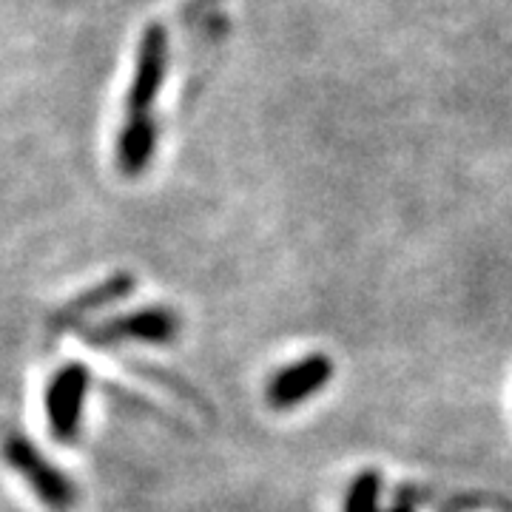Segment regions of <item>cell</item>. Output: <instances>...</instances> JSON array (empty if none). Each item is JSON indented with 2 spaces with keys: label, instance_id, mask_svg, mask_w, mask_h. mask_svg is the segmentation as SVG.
Instances as JSON below:
<instances>
[{
  "label": "cell",
  "instance_id": "3",
  "mask_svg": "<svg viewBox=\"0 0 512 512\" xmlns=\"http://www.w3.org/2000/svg\"><path fill=\"white\" fill-rule=\"evenodd\" d=\"M89 382L92 376L86 365L72 362V365L60 367L46 387V421H49L52 436L63 444H72L80 433Z\"/></svg>",
  "mask_w": 512,
  "mask_h": 512
},
{
  "label": "cell",
  "instance_id": "5",
  "mask_svg": "<svg viewBox=\"0 0 512 512\" xmlns=\"http://www.w3.org/2000/svg\"><path fill=\"white\" fill-rule=\"evenodd\" d=\"M333 379V359L325 353H311L299 362H291L268 379L265 402L274 410H291L296 404L308 402Z\"/></svg>",
  "mask_w": 512,
  "mask_h": 512
},
{
  "label": "cell",
  "instance_id": "9",
  "mask_svg": "<svg viewBox=\"0 0 512 512\" xmlns=\"http://www.w3.org/2000/svg\"><path fill=\"white\" fill-rule=\"evenodd\" d=\"M387 512H416V507H413V501L402 493L399 498H396V504H393Z\"/></svg>",
  "mask_w": 512,
  "mask_h": 512
},
{
  "label": "cell",
  "instance_id": "7",
  "mask_svg": "<svg viewBox=\"0 0 512 512\" xmlns=\"http://www.w3.org/2000/svg\"><path fill=\"white\" fill-rule=\"evenodd\" d=\"M157 148V123L146 117H128L117 140V165L126 177L143 174Z\"/></svg>",
  "mask_w": 512,
  "mask_h": 512
},
{
  "label": "cell",
  "instance_id": "4",
  "mask_svg": "<svg viewBox=\"0 0 512 512\" xmlns=\"http://www.w3.org/2000/svg\"><path fill=\"white\" fill-rule=\"evenodd\" d=\"M165 72H168V32L163 26H148L140 40L137 69L128 86V117H146L151 111L157 94L163 89Z\"/></svg>",
  "mask_w": 512,
  "mask_h": 512
},
{
  "label": "cell",
  "instance_id": "10",
  "mask_svg": "<svg viewBox=\"0 0 512 512\" xmlns=\"http://www.w3.org/2000/svg\"><path fill=\"white\" fill-rule=\"evenodd\" d=\"M205 3H214V0H205Z\"/></svg>",
  "mask_w": 512,
  "mask_h": 512
},
{
  "label": "cell",
  "instance_id": "6",
  "mask_svg": "<svg viewBox=\"0 0 512 512\" xmlns=\"http://www.w3.org/2000/svg\"><path fill=\"white\" fill-rule=\"evenodd\" d=\"M134 288H137V279L128 271H120V274L103 279L100 285H94L89 291L80 293L77 299H72L69 305H63L52 316V330H72L77 325H83V322H89V316L109 308L114 302H120V299H126Z\"/></svg>",
  "mask_w": 512,
  "mask_h": 512
},
{
  "label": "cell",
  "instance_id": "2",
  "mask_svg": "<svg viewBox=\"0 0 512 512\" xmlns=\"http://www.w3.org/2000/svg\"><path fill=\"white\" fill-rule=\"evenodd\" d=\"M180 333V316L163 308V305H151L140 311L120 313L111 319H100L92 328L83 330L86 345L92 348H114L123 342H146V345H168L174 342Z\"/></svg>",
  "mask_w": 512,
  "mask_h": 512
},
{
  "label": "cell",
  "instance_id": "8",
  "mask_svg": "<svg viewBox=\"0 0 512 512\" xmlns=\"http://www.w3.org/2000/svg\"><path fill=\"white\" fill-rule=\"evenodd\" d=\"M379 495H382V476L376 470H362L345 493L342 512H379Z\"/></svg>",
  "mask_w": 512,
  "mask_h": 512
},
{
  "label": "cell",
  "instance_id": "1",
  "mask_svg": "<svg viewBox=\"0 0 512 512\" xmlns=\"http://www.w3.org/2000/svg\"><path fill=\"white\" fill-rule=\"evenodd\" d=\"M3 458L18 473L37 501L52 512H72L77 504V487L74 481L57 464L37 450L23 433H9L3 439Z\"/></svg>",
  "mask_w": 512,
  "mask_h": 512
}]
</instances>
